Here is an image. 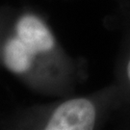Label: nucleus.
Returning <instances> with one entry per match:
<instances>
[{
	"label": "nucleus",
	"instance_id": "obj_2",
	"mask_svg": "<svg viewBox=\"0 0 130 130\" xmlns=\"http://www.w3.org/2000/svg\"><path fill=\"white\" fill-rule=\"evenodd\" d=\"M15 35L36 55L51 51L55 46V39L50 29L42 19L33 14H24L18 20Z\"/></svg>",
	"mask_w": 130,
	"mask_h": 130
},
{
	"label": "nucleus",
	"instance_id": "obj_3",
	"mask_svg": "<svg viewBox=\"0 0 130 130\" xmlns=\"http://www.w3.org/2000/svg\"><path fill=\"white\" fill-rule=\"evenodd\" d=\"M36 54L17 35L4 43L2 60L7 70L15 74H22L31 69Z\"/></svg>",
	"mask_w": 130,
	"mask_h": 130
},
{
	"label": "nucleus",
	"instance_id": "obj_4",
	"mask_svg": "<svg viewBox=\"0 0 130 130\" xmlns=\"http://www.w3.org/2000/svg\"><path fill=\"white\" fill-rule=\"evenodd\" d=\"M126 74H127V78L130 82V59L127 63V66H126Z\"/></svg>",
	"mask_w": 130,
	"mask_h": 130
},
{
	"label": "nucleus",
	"instance_id": "obj_1",
	"mask_svg": "<svg viewBox=\"0 0 130 130\" xmlns=\"http://www.w3.org/2000/svg\"><path fill=\"white\" fill-rule=\"evenodd\" d=\"M96 121V110L84 98H71L61 103L47 120L46 130H90Z\"/></svg>",
	"mask_w": 130,
	"mask_h": 130
}]
</instances>
